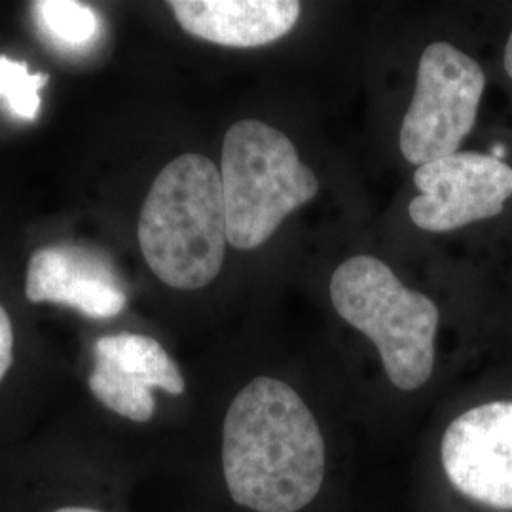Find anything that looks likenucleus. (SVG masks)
Masks as SVG:
<instances>
[{
  "instance_id": "1",
  "label": "nucleus",
  "mask_w": 512,
  "mask_h": 512,
  "mask_svg": "<svg viewBox=\"0 0 512 512\" xmlns=\"http://www.w3.org/2000/svg\"><path fill=\"white\" fill-rule=\"evenodd\" d=\"M325 440L291 385L258 376L224 418L222 471L230 497L255 512H298L321 492Z\"/></svg>"
},
{
  "instance_id": "2",
  "label": "nucleus",
  "mask_w": 512,
  "mask_h": 512,
  "mask_svg": "<svg viewBox=\"0 0 512 512\" xmlns=\"http://www.w3.org/2000/svg\"><path fill=\"white\" fill-rule=\"evenodd\" d=\"M137 238L148 268L165 285L196 291L215 281L228 243L217 165L200 154L165 165L143 203Z\"/></svg>"
},
{
  "instance_id": "3",
  "label": "nucleus",
  "mask_w": 512,
  "mask_h": 512,
  "mask_svg": "<svg viewBox=\"0 0 512 512\" xmlns=\"http://www.w3.org/2000/svg\"><path fill=\"white\" fill-rule=\"evenodd\" d=\"M336 313L378 348L385 374L403 391L429 382L435 366L440 313L425 294L412 291L374 256H353L330 281Z\"/></svg>"
},
{
  "instance_id": "4",
  "label": "nucleus",
  "mask_w": 512,
  "mask_h": 512,
  "mask_svg": "<svg viewBox=\"0 0 512 512\" xmlns=\"http://www.w3.org/2000/svg\"><path fill=\"white\" fill-rule=\"evenodd\" d=\"M220 181L228 243L253 251L319 192V179L291 139L260 120H241L222 145Z\"/></svg>"
},
{
  "instance_id": "5",
  "label": "nucleus",
  "mask_w": 512,
  "mask_h": 512,
  "mask_svg": "<svg viewBox=\"0 0 512 512\" xmlns=\"http://www.w3.org/2000/svg\"><path fill=\"white\" fill-rule=\"evenodd\" d=\"M484 88L486 74L471 55L448 42L429 44L421 54L416 90L401 124L404 160L423 165L459 152L475 128Z\"/></svg>"
},
{
  "instance_id": "6",
  "label": "nucleus",
  "mask_w": 512,
  "mask_h": 512,
  "mask_svg": "<svg viewBox=\"0 0 512 512\" xmlns=\"http://www.w3.org/2000/svg\"><path fill=\"white\" fill-rule=\"evenodd\" d=\"M420 190L408 213L425 232H452L497 217L512 196V167L490 154L456 152L414 173Z\"/></svg>"
},
{
  "instance_id": "7",
  "label": "nucleus",
  "mask_w": 512,
  "mask_h": 512,
  "mask_svg": "<svg viewBox=\"0 0 512 512\" xmlns=\"http://www.w3.org/2000/svg\"><path fill=\"white\" fill-rule=\"evenodd\" d=\"M440 459L459 494L512 511V401L480 404L458 416L444 431Z\"/></svg>"
},
{
  "instance_id": "8",
  "label": "nucleus",
  "mask_w": 512,
  "mask_h": 512,
  "mask_svg": "<svg viewBox=\"0 0 512 512\" xmlns=\"http://www.w3.org/2000/svg\"><path fill=\"white\" fill-rule=\"evenodd\" d=\"M93 359L90 391L122 418L137 423L152 420L156 412L154 389L169 395L186 391L181 368L150 336L133 332L103 336L93 346Z\"/></svg>"
},
{
  "instance_id": "9",
  "label": "nucleus",
  "mask_w": 512,
  "mask_h": 512,
  "mask_svg": "<svg viewBox=\"0 0 512 512\" xmlns=\"http://www.w3.org/2000/svg\"><path fill=\"white\" fill-rule=\"evenodd\" d=\"M25 294L33 304H61L90 319H112L128 304L107 255L67 243L38 249L31 256Z\"/></svg>"
},
{
  "instance_id": "10",
  "label": "nucleus",
  "mask_w": 512,
  "mask_h": 512,
  "mask_svg": "<svg viewBox=\"0 0 512 512\" xmlns=\"http://www.w3.org/2000/svg\"><path fill=\"white\" fill-rule=\"evenodd\" d=\"M188 35L226 48H260L291 33L302 6L296 0H171Z\"/></svg>"
},
{
  "instance_id": "11",
  "label": "nucleus",
  "mask_w": 512,
  "mask_h": 512,
  "mask_svg": "<svg viewBox=\"0 0 512 512\" xmlns=\"http://www.w3.org/2000/svg\"><path fill=\"white\" fill-rule=\"evenodd\" d=\"M38 33L61 52H86L101 33V21L90 6L73 0H40L31 4Z\"/></svg>"
},
{
  "instance_id": "12",
  "label": "nucleus",
  "mask_w": 512,
  "mask_h": 512,
  "mask_svg": "<svg viewBox=\"0 0 512 512\" xmlns=\"http://www.w3.org/2000/svg\"><path fill=\"white\" fill-rule=\"evenodd\" d=\"M48 82V74L31 73L27 63L0 55V99L4 107L25 122L37 120L40 92Z\"/></svg>"
},
{
  "instance_id": "13",
  "label": "nucleus",
  "mask_w": 512,
  "mask_h": 512,
  "mask_svg": "<svg viewBox=\"0 0 512 512\" xmlns=\"http://www.w3.org/2000/svg\"><path fill=\"white\" fill-rule=\"evenodd\" d=\"M14 363V327L8 311L0 306V382Z\"/></svg>"
},
{
  "instance_id": "14",
  "label": "nucleus",
  "mask_w": 512,
  "mask_h": 512,
  "mask_svg": "<svg viewBox=\"0 0 512 512\" xmlns=\"http://www.w3.org/2000/svg\"><path fill=\"white\" fill-rule=\"evenodd\" d=\"M503 65H505V71L511 76L512 80V33L509 40H507V46H505V57H503Z\"/></svg>"
},
{
  "instance_id": "15",
  "label": "nucleus",
  "mask_w": 512,
  "mask_h": 512,
  "mask_svg": "<svg viewBox=\"0 0 512 512\" xmlns=\"http://www.w3.org/2000/svg\"><path fill=\"white\" fill-rule=\"evenodd\" d=\"M505 154H507V148L503 147V145H494L492 152H490V156H492V158H495V160H501V162H503Z\"/></svg>"
},
{
  "instance_id": "16",
  "label": "nucleus",
  "mask_w": 512,
  "mask_h": 512,
  "mask_svg": "<svg viewBox=\"0 0 512 512\" xmlns=\"http://www.w3.org/2000/svg\"><path fill=\"white\" fill-rule=\"evenodd\" d=\"M54 512H101L95 511V509H88V507H65V509H59Z\"/></svg>"
}]
</instances>
